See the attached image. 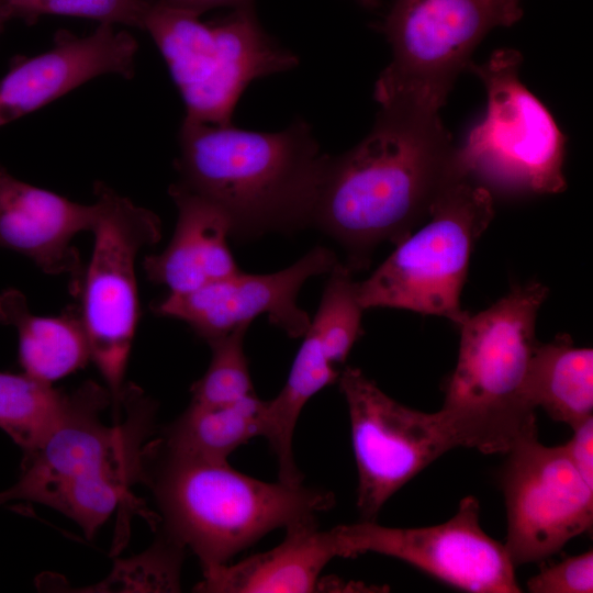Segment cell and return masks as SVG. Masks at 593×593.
I'll return each mask as SVG.
<instances>
[{
    "label": "cell",
    "mask_w": 593,
    "mask_h": 593,
    "mask_svg": "<svg viewBox=\"0 0 593 593\" xmlns=\"http://www.w3.org/2000/svg\"><path fill=\"white\" fill-rule=\"evenodd\" d=\"M467 177L439 115L381 105L371 132L328 156L311 226L336 240L353 271L367 268L377 246L399 244L444 193Z\"/></svg>",
    "instance_id": "cell-1"
},
{
    "label": "cell",
    "mask_w": 593,
    "mask_h": 593,
    "mask_svg": "<svg viewBox=\"0 0 593 593\" xmlns=\"http://www.w3.org/2000/svg\"><path fill=\"white\" fill-rule=\"evenodd\" d=\"M327 154L295 119L273 133L183 120L175 166L179 183L220 205L232 237L311 226Z\"/></svg>",
    "instance_id": "cell-2"
},
{
    "label": "cell",
    "mask_w": 593,
    "mask_h": 593,
    "mask_svg": "<svg viewBox=\"0 0 593 593\" xmlns=\"http://www.w3.org/2000/svg\"><path fill=\"white\" fill-rule=\"evenodd\" d=\"M111 402L107 388L87 381L70 393L60 418L43 440L24 452L15 484L0 492L10 501L47 505L75 521L88 538L125 501L130 486L144 477L143 441L155 404L135 385L124 388L127 417L107 426L100 414Z\"/></svg>",
    "instance_id": "cell-3"
},
{
    "label": "cell",
    "mask_w": 593,
    "mask_h": 593,
    "mask_svg": "<svg viewBox=\"0 0 593 593\" xmlns=\"http://www.w3.org/2000/svg\"><path fill=\"white\" fill-rule=\"evenodd\" d=\"M547 295L542 283L518 286L459 325L457 363L438 411L457 447L506 454L537 438L526 389L536 318Z\"/></svg>",
    "instance_id": "cell-4"
},
{
    "label": "cell",
    "mask_w": 593,
    "mask_h": 593,
    "mask_svg": "<svg viewBox=\"0 0 593 593\" xmlns=\"http://www.w3.org/2000/svg\"><path fill=\"white\" fill-rule=\"evenodd\" d=\"M153 489L164 535L199 559L202 571L227 563L277 528L333 507L332 492L266 482L212 461L166 454Z\"/></svg>",
    "instance_id": "cell-5"
},
{
    "label": "cell",
    "mask_w": 593,
    "mask_h": 593,
    "mask_svg": "<svg viewBox=\"0 0 593 593\" xmlns=\"http://www.w3.org/2000/svg\"><path fill=\"white\" fill-rule=\"evenodd\" d=\"M141 29L164 57L184 102V120L192 122L232 124L235 105L253 80L298 65L296 55L262 29L254 8L204 23L199 15L148 0Z\"/></svg>",
    "instance_id": "cell-6"
},
{
    "label": "cell",
    "mask_w": 593,
    "mask_h": 593,
    "mask_svg": "<svg viewBox=\"0 0 593 593\" xmlns=\"http://www.w3.org/2000/svg\"><path fill=\"white\" fill-rule=\"evenodd\" d=\"M491 190L463 178L434 206L429 222L402 242L363 281L357 299L363 310L392 307L444 316L458 326L474 244L493 219Z\"/></svg>",
    "instance_id": "cell-7"
},
{
    "label": "cell",
    "mask_w": 593,
    "mask_h": 593,
    "mask_svg": "<svg viewBox=\"0 0 593 593\" xmlns=\"http://www.w3.org/2000/svg\"><path fill=\"white\" fill-rule=\"evenodd\" d=\"M522 14L521 0H395L383 24L392 60L376 82L374 99L438 115L488 32Z\"/></svg>",
    "instance_id": "cell-8"
},
{
    "label": "cell",
    "mask_w": 593,
    "mask_h": 593,
    "mask_svg": "<svg viewBox=\"0 0 593 593\" xmlns=\"http://www.w3.org/2000/svg\"><path fill=\"white\" fill-rule=\"evenodd\" d=\"M522 57L496 51L470 68L488 94L484 119L472 128L457 161L470 179L511 193H557L566 188V138L547 108L522 83Z\"/></svg>",
    "instance_id": "cell-9"
},
{
    "label": "cell",
    "mask_w": 593,
    "mask_h": 593,
    "mask_svg": "<svg viewBox=\"0 0 593 593\" xmlns=\"http://www.w3.org/2000/svg\"><path fill=\"white\" fill-rule=\"evenodd\" d=\"M93 192V248L77 296L91 360L118 411L139 317L136 256L160 240L161 222L103 182H96Z\"/></svg>",
    "instance_id": "cell-10"
},
{
    "label": "cell",
    "mask_w": 593,
    "mask_h": 593,
    "mask_svg": "<svg viewBox=\"0 0 593 593\" xmlns=\"http://www.w3.org/2000/svg\"><path fill=\"white\" fill-rule=\"evenodd\" d=\"M350 422L361 521H376L387 501L456 444L438 412L405 406L360 369L338 377Z\"/></svg>",
    "instance_id": "cell-11"
},
{
    "label": "cell",
    "mask_w": 593,
    "mask_h": 593,
    "mask_svg": "<svg viewBox=\"0 0 593 593\" xmlns=\"http://www.w3.org/2000/svg\"><path fill=\"white\" fill-rule=\"evenodd\" d=\"M340 557L374 552L399 559L454 588L472 593H519L504 544L480 525L477 497H463L445 523L413 528L373 522L335 527Z\"/></svg>",
    "instance_id": "cell-12"
},
{
    "label": "cell",
    "mask_w": 593,
    "mask_h": 593,
    "mask_svg": "<svg viewBox=\"0 0 593 593\" xmlns=\"http://www.w3.org/2000/svg\"><path fill=\"white\" fill-rule=\"evenodd\" d=\"M501 470L513 564L541 562L559 552L593 523V483L578 470L563 445L537 438L506 452Z\"/></svg>",
    "instance_id": "cell-13"
},
{
    "label": "cell",
    "mask_w": 593,
    "mask_h": 593,
    "mask_svg": "<svg viewBox=\"0 0 593 593\" xmlns=\"http://www.w3.org/2000/svg\"><path fill=\"white\" fill-rule=\"evenodd\" d=\"M335 254L316 246L286 269L265 275L240 270L184 293H168L152 305L158 316L187 323L206 343L266 314L270 323L291 338L302 337L311 318L299 307L298 294L307 279L328 273Z\"/></svg>",
    "instance_id": "cell-14"
},
{
    "label": "cell",
    "mask_w": 593,
    "mask_h": 593,
    "mask_svg": "<svg viewBox=\"0 0 593 593\" xmlns=\"http://www.w3.org/2000/svg\"><path fill=\"white\" fill-rule=\"evenodd\" d=\"M137 49L135 37L112 23H100L87 36L58 32L52 48L22 59L0 79V126L96 77H133Z\"/></svg>",
    "instance_id": "cell-15"
},
{
    "label": "cell",
    "mask_w": 593,
    "mask_h": 593,
    "mask_svg": "<svg viewBox=\"0 0 593 593\" xmlns=\"http://www.w3.org/2000/svg\"><path fill=\"white\" fill-rule=\"evenodd\" d=\"M94 204H81L13 177L0 166V248L30 258L47 275H67L77 296L83 266L72 239L90 232Z\"/></svg>",
    "instance_id": "cell-16"
},
{
    "label": "cell",
    "mask_w": 593,
    "mask_h": 593,
    "mask_svg": "<svg viewBox=\"0 0 593 593\" xmlns=\"http://www.w3.org/2000/svg\"><path fill=\"white\" fill-rule=\"evenodd\" d=\"M168 192L177 206V224L168 246L144 259L148 280L166 286L169 293H184L239 271L227 243L233 228L228 214L178 181Z\"/></svg>",
    "instance_id": "cell-17"
},
{
    "label": "cell",
    "mask_w": 593,
    "mask_h": 593,
    "mask_svg": "<svg viewBox=\"0 0 593 593\" xmlns=\"http://www.w3.org/2000/svg\"><path fill=\"white\" fill-rule=\"evenodd\" d=\"M303 337L283 388L277 396L266 401L264 437L277 457L279 480L287 483L303 480L292 450L302 409L317 392L338 380V366L351 350L346 327L325 311H316Z\"/></svg>",
    "instance_id": "cell-18"
},
{
    "label": "cell",
    "mask_w": 593,
    "mask_h": 593,
    "mask_svg": "<svg viewBox=\"0 0 593 593\" xmlns=\"http://www.w3.org/2000/svg\"><path fill=\"white\" fill-rule=\"evenodd\" d=\"M270 550L203 572L194 591L209 593L317 592L326 564L340 557L335 527L318 529L316 517L289 525Z\"/></svg>",
    "instance_id": "cell-19"
},
{
    "label": "cell",
    "mask_w": 593,
    "mask_h": 593,
    "mask_svg": "<svg viewBox=\"0 0 593 593\" xmlns=\"http://www.w3.org/2000/svg\"><path fill=\"white\" fill-rule=\"evenodd\" d=\"M0 323L18 332L23 372L43 382L52 384L91 359L79 305L56 316H40L30 311L21 291L8 289L0 293Z\"/></svg>",
    "instance_id": "cell-20"
},
{
    "label": "cell",
    "mask_w": 593,
    "mask_h": 593,
    "mask_svg": "<svg viewBox=\"0 0 593 593\" xmlns=\"http://www.w3.org/2000/svg\"><path fill=\"white\" fill-rule=\"evenodd\" d=\"M527 398L555 421L577 427L592 417L593 350L577 347L572 338L558 335L537 343L527 378Z\"/></svg>",
    "instance_id": "cell-21"
},
{
    "label": "cell",
    "mask_w": 593,
    "mask_h": 593,
    "mask_svg": "<svg viewBox=\"0 0 593 593\" xmlns=\"http://www.w3.org/2000/svg\"><path fill=\"white\" fill-rule=\"evenodd\" d=\"M266 429V401L256 394L238 402L204 406L190 403L165 432L166 454L212 461L228 456Z\"/></svg>",
    "instance_id": "cell-22"
},
{
    "label": "cell",
    "mask_w": 593,
    "mask_h": 593,
    "mask_svg": "<svg viewBox=\"0 0 593 593\" xmlns=\"http://www.w3.org/2000/svg\"><path fill=\"white\" fill-rule=\"evenodd\" d=\"M69 400L70 393L24 372H0V429L27 452L53 428Z\"/></svg>",
    "instance_id": "cell-23"
},
{
    "label": "cell",
    "mask_w": 593,
    "mask_h": 593,
    "mask_svg": "<svg viewBox=\"0 0 593 593\" xmlns=\"http://www.w3.org/2000/svg\"><path fill=\"white\" fill-rule=\"evenodd\" d=\"M248 326L240 325L208 343L212 358L205 373L190 389V403L219 406L256 394L244 349Z\"/></svg>",
    "instance_id": "cell-24"
},
{
    "label": "cell",
    "mask_w": 593,
    "mask_h": 593,
    "mask_svg": "<svg viewBox=\"0 0 593 593\" xmlns=\"http://www.w3.org/2000/svg\"><path fill=\"white\" fill-rule=\"evenodd\" d=\"M148 0H3L5 20L34 22L42 15L93 19L100 23L139 27Z\"/></svg>",
    "instance_id": "cell-25"
},
{
    "label": "cell",
    "mask_w": 593,
    "mask_h": 593,
    "mask_svg": "<svg viewBox=\"0 0 593 593\" xmlns=\"http://www.w3.org/2000/svg\"><path fill=\"white\" fill-rule=\"evenodd\" d=\"M526 586L532 593H592V550L544 568L527 581Z\"/></svg>",
    "instance_id": "cell-26"
},
{
    "label": "cell",
    "mask_w": 593,
    "mask_h": 593,
    "mask_svg": "<svg viewBox=\"0 0 593 593\" xmlns=\"http://www.w3.org/2000/svg\"><path fill=\"white\" fill-rule=\"evenodd\" d=\"M572 430L571 438L563 447L581 474L593 483V416Z\"/></svg>",
    "instance_id": "cell-27"
},
{
    "label": "cell",
    "mask_w": 593,
    "mask_h": 593,
    "mask_svg": "<svg viewBox=\"0 0 593 593\" xmlns=\"http://www.w3.org/2000/svg\"><path fill=\"white\" fill-rule=\"evenodd\" d=\"M161 3L183 10L195 15H201L208 10L230 7L233 9H248L254 8V0H158Z\"/></svg>",
    "instance_id": "cell-28"
},
{
    "label": "cell",
    "mask_w": 593,
    "mask_h": 593,
    "mask_svg": "<svg viewBox=\"0 0 593 593\" xmlns=\"http://www.w3.org/2000/svg\"><path fill=\"white\" fill-rule=\"evenodd\" d=\"M360 4L367 8H374L379 5L380 0H357Z\"/></svg>",
    "instance_id": "cell-29"
},
{
    "label": "cell",
    "mask_w": 593,
    "mask_h": 593,
    "mask_svg": "<svg viewBox=\"0 0 593 593\" xmlns=\"http://www.w3.org/2000/svg\"><path fill=\"white\" fill-rule=\"evenodd\" d=\"M4 21L7 20H5L4 11H3V0H0V30Z\"/></svg>",
    "instance_id": "cell-30"
}]
</instances>
